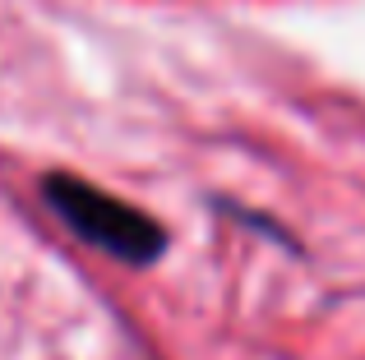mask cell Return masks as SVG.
<instances>
[{
	"label": "cell",
	"instance_id": "6da1fadb",
	"mask_svg": "<svg viewBox=\"0 0 365 360\" xmlns=\"http://www.w3.org/2000/svg\"><path fill=\"white\" fill-rule=\"evenodd\" d=\"M46 203L61 213V222L70 226L74 235H83L88 245L116 254V259H130V263H143L162 250V231L148 222L143 213L107 198L102 189L83 185V180H70V176H56L46 185Z\"/></svg>",
	"mask_w": 365,
	"mask_h": 360
}]
</instances>
